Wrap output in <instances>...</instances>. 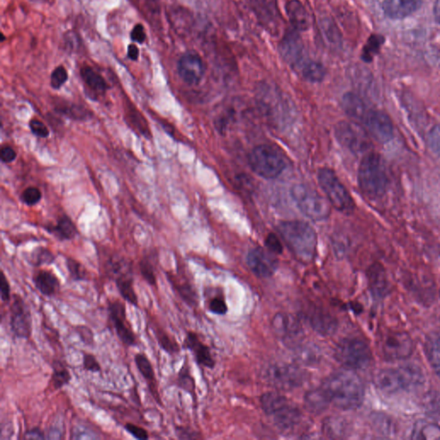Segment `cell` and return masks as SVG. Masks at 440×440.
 I'll return each mask as SVG.
<instances>
[{
  "label": "cell",
  "instance_id": "f1b7e54d",
  "mask_svg": "<svg viewBox=\"0 0 440 440\" xmlns=\"http://www.w3.org/2000/svg\"><path fill=\"white\" fill-rule=\"evenodd\" d=\"M52 375L48 384L54 390H60L67 386L72 381V374L67 364L60 360H54L52 363Z\"/></svg>",
  "mask_w": 440,
  "mask_h": 440
},
{
  "label": "cell",
  "instance_id": "ffe728a7",
  "mask_svg": "<svg viewBox=\"0 0 440 440\" xmlns=\"http://www.w3.org/2000/svg\"><path fill=\"white\" fill-rule=\"evenodd\" d=\"M134 363H135L137 369L141 376L146 381L148 390H149L151 395H153L155 402L162 406L156 373H155L153 363L151 362L149 358L143 353H137L134 355Z\"/></svg>",
  "mask_w": 440,
  "mask_h": 440
},
{
  "label": "cell",
  "instance_id": "f6af8a7d",
  "mask_svg": "<svg viewBox=\"0 0 440 440\" xmlns=\"http://www.w3.org/2000/svg\"><path fill=\"white\" fill-rule=\"evenodd\" d=\"M21 199H22L24 204L34 206L41 201V192L36 187H29L23 192Z\"/></svg>",
  "mask_w": 440,
  "mask_h": 440
},
{
  "label": "cell",
  "instance_id": "f546056e",
  "mask_svg": "<svg viewBox=\"0 0 440 440\" xmlns=\"http://www.w3.org/2000/svg\"><path fill=\"white\" fill-rule=\"evenodd\" d=\"M81 78L85 84L89 89V91L96 95H103L108 91L109 85L104 78L94 69L85 67L81 69Z\"/></svg>",
  "mask_w": 440,
  "mask_h": 440
},
{
  "label": "cell",
  "instance_id": "d6a6232c",
  "mask_svg": "<svg viewBox=\"0 0 440 440\" xmlns=\"http://www.w3.org/2000/svg\"><path fill=\"white\" fill-rule=\"evenodd\" d=\"M151 329H153L157 345L168 355H174V354L180 352V347H179L177 342L162 327L153 323Z\"/></svg>",
  "mask_w": 440,
  "mask_h": 440
},
{
  "label": "cell",
  "instance_id": "4fadbf2b",
  "mask_svg": "<svg viewBox=\"0 0 440 440\" xmlns=\"http://www.w3.org/2000/svg\"><path fill=\"white\" fill-rule=\"evenodd\" d=\"M381 347L385 360H406L414 353V340L407 332L390 330L382 337Z\"/></svg>",
  "mask_w": 440,
  "mask_h": 440
},
{
  "label": "cell",
  "instance_id": "680465c9",
  "mask_svg": "<svg viewBox=\"0 0 440 440\" xmlns=\"http://www.w3.org/2000/svg\"><path fill=\"white\" fill-rule=\"evenodd\" d=\"M433 12L437 22L440 24V0H436L434 7H433Z\"/></svg>",
  "mask_w": 440,
  "mask_h": 440
},
{
  "label": "cell",
  "instance_id": "e0dca14e",
  "mask_svg": "<svg viewBox=\"0 0 440 440\" xmlns=\"http://www.w3.org/2000/svg\"><path fill=\"white\" fill-rule=\"evenodd\" d=\"M368 132L380 143H388L394 134L393 124L390 117L380 110L370 109L363 120Z\"/></svg>",
  "mask_w": 440,
  "mask_h": 440
},
{
  "label": "cell",
  "instance_id": "9c48e42d",
  "mask_svg": "<svg viewBox=\"0 0 440 440\" xmlns=\"http://www.w3.org/2000/svg\"><path fill=\"white\" fill-rule=\"evenodd\" d=\"M318 178L320 187L325 192L327 199L333 208L344 213L353 211L355 204L352 196L339 180L335 171L329 168H320Z\"/></svg>",
  "mask_w": 440,
  "mask_h": 440
},
{
  "label": "cell",
  "instance_id": "f907efd6",
  "mask_svg": "<svg viewBox=\"0 0 440 440\" xmlns=\"http://www.w3.org/2000/svg\"><path fill=\"white\" fill-rule=\"evenodd\" d=\"M30 129L34 135L39 138H47L50 135V131L43 122L37 119H32L30 122Z\"/></svg>",
  "mask_w": 440,
  "mask_h": 440
},
{
  "label": "cell",
  "instance_id": "f5cc1de1",
  "mask_svg": "<svg viewBox=\"0 0 440 440\" xmlns=\"http://www.w3.org/2000/svg\"><path fill=\"white\" fill-rule=\"evenodd\" d=\"M209 309L214 314L223 315L227 311V305L223 299L214 298L209 302Z\"/></svg>",
  "mask_w": 440,
  "mask_h": 440
},
{
  "label": "cell",
  "instance_id": "d590c367",
  "mask_svg": "<svg viewBox=\"0 0 440 440\" xmlns=\"http://www.w3.org/2000/svg\"><path fill=\"white\" fill-rule=\"evenodd\" d=\"M65 266H67L69 278L71 281L82 282L89 280V274L84 265L71 257L65 258Z\"/></svg>",
  "mask_w": 440,
  "mask_h": 440
},
{
  "label": "cell",
  "instance_id": "cb8c5ba5",
  "mask_svg": "<svg viewBox=\"0 0 440 440\" xmlns=\"http://www.w3.org/2000/svg\"><path fill=\"white\" fill-rule=\"evenodd\" d=\"M289 21L294 30L298 32H305L311 28V19L300 0H290L285 5Z\"/></svg>",
  "mask_w": 440,
  "mask_h": 440
},
{
  "label": "cell",
  "instance_id": "6f0895ef",
  "mask_svg": "<svg viewBox=\"0 0 440 440\" xmlns=\"http://www.w3.org/2000/svg\"><path fill=\"white\" fill-rule=\"evenodd\" d=\"M140 52L136 45L131 44L127 48V56L133 61H136L139 58Z\"/></svg>",
  "mask_w": 440,
  "mask_h": 440
},
{
  "label": "cell",
  "instance_id": "44dd1931",
  "mask_svg": "<svg viewBox=\"0 0 440 440\" xmlns=\"http://www.w3.org/2000/svg\"><path fill=\"white\" fill-rule=\"evenodd\" d=\"M34 287L44 297L54 298L60 291L61 282L57 275L47 270H41L32 277Z\"/></svg>",
  "mask_w": 440,
  "mask_h": 440
},
{
  "label": "cell",
  "instance_id": "f35d334b",
  "mask_svg": "<svg viewBox=\"0 0 440 440\" xmlns=\"http://www.w3.org/2000/svg\"><path fill=\"white\" fill-rule=\"evenodd\" d=\"M139 267L140 273L143 280L146 281L148 285H151V287H157V274L153 261H151L147 257H144L143 259L140 261Z\"/></svg>",
  "mask_w": 440,
  "mask_h": 440
},
{
  "label": "cell",
  "instance_id": "d6986e66",
  "mask_svg": "<svg viewBox=\"0 0 440 440\" xmlns=\"http://www.w3.org/2000/svg\"><path fill=\"white\" fill-rule=\"evenodd\" d=\"M422 6V0H384L382 8L390 19H404L417 12Z\"/></svg>",
  "mask_w": 440,
  "mask_h": 440
},
{
  "label": "cell",
  "instance_id": "ba28073f",
  "mask_svg": "<svg viewBox=\"0 0 440 440\" xmlns=\"http://www.w3.org/2000/svg\"><path fill=\"white\" fill-rule=\"evenodd\" d=\"M336 359L346 369L363 370L370 366L373 353L362 340L346 338L340 340L335 351Z\"/></svg>",
  "mask_w": 440,
  "mask_h": 440
},
{
  "label": "cell",
  "instance_id": "ac0fdd59",
  "mask_svg": "<svg viewBox=\"0 0 440 440\" xmlns=\"http://www.w3.org/2000/svg\"><path fill=\"white\" fill-rule=\"evenodd\" d=\"M273 253L261 248L251 250L247 256V264L258 277H271L278 268V261Z\"/></svg>",
  "mask_w": 440,
  "mask_h": 440
},
{
  "label": "cell",
  "instance_id": "836d02e7",
  "mask_svg": "<svg viewBox=\"0 0 440 440\" xmlns=\"http://www.w3.org/2000/svg\"><path fill=\"white\" fill-rule=\"evenodd\" d=\"M320 29L327 43L333 48L342 47V34L332 19L326 17L320 21Z\"/></svg>",
  "mask_w": 440,
  "mask_h": 440
},
{
  "label": "cell",
  "instance_id": "bcb514c9",
  "mask_svg": "<svg viewBox=\"0 0 440 440\" xmlns=\"http://www.w3.org/2000/svg\"><path fill=\"white\" fill-rule=\"evenodd\" d=\"M124 429H125V431L129 433L131 436H133L134 439L146 440L150 438L149 433H148L146 429H144L142 426L133 424V423H126V424L124 425Z\"/></svg>",
  "mask_w": 440,
  "mask_h": 440
},
{
  "label": "cell",
  "instance_id": "52a82bcc",
  "mask_svg": "<svg viewBox=\"0 0 440 440\" xmlns=\"http://www.w3.org/2000/svg\"><path fill=\"white\" fill-rule=\"evenodd\" d=\"M249 164L254 173L266 179L278 177L285 168V157L270 144L254 147L249 155Z\"/></svg>",
  "mask_w": 440,
  "mask_h": 440
},
{
  "label": "cell",
  "instance_id": "d4e9b609",
  "mask_svg": "<svg viewBox=\"0 0 440 440\" xmlns=\"http://www.w3.org/2000/svg\"><path fill=\"white\" fill-rule=\"evenodd\" d=\"M185 349L190 350L194 354L196 362L201 366L212 368L214 366V361L210 353V350L204 343L201 342L199 336L195 332L188 331L184 340Z\"/></svg>",
  "mask_w": 440,
  "mask_h": 440
},
{
  "label": "cell",
  "instance_id": "1f68e13d",
  "mask_svg": "<svg viewBox=\"0 0 440 440\" xmlns=\"http://www.w3.org/2000/svg\"><path fill=\"white\" fill-rule=\"evenodd\" d=\"M297 72L300 74L302 78L311 82H322L326 76L324 65L320 62L309 60V58L301 65Z\"/></svg>",
  "mask_w": 440,
  "mask_h": 440
},
{
  "label": "cell",
  "instance_id": "5b68a950",
  "mask_svg": "<svg viewBox=\"0 0 440 440\" xmlns=\"http://www.w3.org/2000/svg\"><path fill=\"white\" fill-rule=\"evenodd\" d=\"M261 407L282 432L294 430L302 419L300 410L281 394L268 392L261 398Z\"/></svg>",
  "mask_w": 440,
  "mask_h": 440
},
{
  "label": "cell",
  "instance_id": "277c9868",
  "mask_svg": "<svg viewBox=\"0 0 440 440\" xmlns=\"http://www.w3.org/2000/svg\"><path fill=\"white\" fill-rule=\"evenodd\" d=\"M374 383L384 393L395 394L419 387L424 383V375L421 368L414 364L385 368L375 375Z\"/></svg>",
  "mask_w": 440,
  "mask_h": 440
},
{
  "label": "cell",
  "instance_id": "60d3db41",
  "mask_svg": "<svg viewBox=\"0 0 440 440\" xmlns=\"http://www.w3.org/2000/svg\"><path fill=\"white\" fill-rule=\"evenodd\" d=\"M82 369L91 373H102V368L98 358L94 354L87 352H82Z\"/></svg>",
  "mask_w": 440,
  "mask_h": 440
},
{
  "label": "cell",
  "instance_id": "816d5d0a",
  "mask_svg": "<svg viewBox=\"0 0 440 440\" xmlns=\"http://www.w3.org/2000/svg\"><path fill=\"white\" fill-rule=\"evenodd\" d=\"M265 245H266L267 249L273 254H281L282 251H283V247H282L280 239H278V237L274 233H270V235L266 237Z\"/></svg>",
  "mask_w": 440,
  "mask_h": 440
},
{
  "label": "cell",
  "instance_id": "8d00e7d4",
  "mask_svg": "<svg viewBox=\"0 0 440 440\" xmlns=\"http://www.w3.org/2000/svg\"><path fill=\"white\" fill-rule=\"evenodd\" d=\"M55 256L51 250L43 247H38L30 254L28 261L34 267H39L43 265H52L54 263Z\"/></svg>",
  "mask_w": 440,
  "mask_h": 440
},
{
  "label": "cell",
  "instance_id": "91938a15",
  "mask_svg": "<svg viewBox=\"0 0 440 440\" xmlns=\"http://www.w3.org/2000/svg\"><path fill=\"white\" fill-rule=\"evenodd\" d=\"M31 1L45 3V2H47L48 0H31Z\"/></svg>",
  "mask_w": 440,
  "mask_h": 440
},
{
  "label": "cell",
  "instance_id": "9a60e30c",
  "mask_svg": "<svg viewBox=\"0 0 440 440\" xmlns=\"http://www.w3.org/2000/svg\"><path fill=\"white\" fill-rule=\"evenodd\" d=\"M298 31L288 30L278 43V53L285 62L298 71L308 58L305 57V44Z\"/></svg>",
  "mask_w": 440,
  "mask_h": 440
},
{
  "label": "cell",
  "instance_id": "9f6ffc18",
  "mask_svg": "<svg viewBox=\"0 0 440 440\" xmlns=\"http://www.w3.org/2000/svg\"><path fill=\"white\" fill-rule=\"evenodd\" d=\"M23 439H47L46 433L39 428V426H34V428L27 430L24 433Z\"/></svg>",
  "mask_w": 440,
  "mask_h": 440
},
{
  "label": "cell",
  "instance_id": "e575fe53",
  "mask_svg": "<svg viewBox=\"0 0 440 440\" xmlns=\"http://www.w3.org/2000/svg\"><path fill=\"white\" fill-rule=\"evenodd\" d=\"M52 232L58 239L62 241L74 239L77 235V228H76L74 222L67 217H62Z\"/></svg>",
  "mask_w": 440,
  "mask_h": 440
},
{
  "label": "cell",
  "instance_id": "c3c4849f",
  "mask_svg": "<svg viewBox=\"0 0 440 440\" xmlns=\"http://www.w3.org/2000/svg\"><path fill=\"white\" fill-rule=\"evenodd\" d=\"M429 147L440 157V124L432 127L428 133Z\"/></svg>",
  "mask_w": 440,
  "mask_h": 440
},
{
  "label": "cell",
  "instance_id": "4dcf8cb0",
  "mask_svg": "<svg viewBox=\"0 0 440 440\" xmlns=\"http://www.w3.org/2000/svg\"><path fill=\"white\" fill-rule=\"evenodd\" d=\"M305 408L312 414H321L328 408L329 400L322 387L307 392L305 397Z\"/></svg>",
  "mask_w": 440,
  "mask_h": 440
},
{
  "label": "cell",
  "instance_id": "ab89813d",
  "mask_svg": "<svg viewBox=\"0 0 440 440\" xmlns=\"http://www.w3.org/2000/svg\"><path fill=\"white\" fill-rule=\"evenodd\" d=\"M74 329L79 340H81L85 346L94 349L96 342L94 333H93L91 328H89V327L86 325H77Z\"/></svg>",
  "mask_w": 440,
  "mask_h": 440
},
{
  "label": "cell",
  "instance_id": "681fc988",
  "mask_svg": "<svg viewBox=\"0 0 440 440\" xmlns=\"http://www.w3.org/2000/svg\"><path fill=\"white\" fill-rule=\"evenodd\" d=\"M419 433L417 438L424 439H439L440 438V428L439 426L435 425H425L422 426V428H419Z\"/></svg>",
  "mask_w": 440,
  "mask_h": 440
},
{
  "label": "cell",
  "instance_id": "603a6c76",
  "mask_svg": "<svg viewBox=\"0 0 440 440\" xmlns=\"http://www.w3.org/2000/svg\"><path fill=\"white\" fill-rule=\"evenodd\" d=\"M113 280H115L117 291L123 300L134 307L139 308V298H138V294L135 288H134L132 270L129 268V270L122 272L113 277Z\"/></svg>",
  "mask_w": 440,
  "mask_h": 440
},
{
  "label": "cell",
  "instance_id": "7402d4cb",
  "mask_svg": "<svg viewBox=\"0 0 440 440\" xmlns=\"http://www.w3.org/2000/svg\"><path fill=\"white\" fill-rule=\"evenodd\" d=\"M274 332L285 340L297 339L301 335V328L298 320L291 315L277 314L273 319Z\"/></svg>",
  "mask_w": 440,
  "mask_h": 440
},
{
  "label": "cell",
  "instance_id": "ee69618b",
  "mask_svg": "<svg viewBox=\"0 0 440 440\" xmlns=\"http://www.w3.org/2000/svg\"><path fill=\"white\" fill-rule=\"evenodd\" d=\"M429 357L432 369L440 380V338L432 343Z\"/></svg>",
  "mask_w": 440,
  "mask_h": 440
},
{
  "label": "cell",
  "instance_id": "5bb4252c",
  "mask_svg": "<svg viewBox=\"0 0 440 440\" xmlns=\"http://www.w3.org/2000/svg\"><path fill=\"white\" fill-rule=\"evenodd\" d=\"M109 318L115 329L117 337L124 345L129 347L139 346L135 332L127 319L125 302L120 299H113L108 302Z\"/></svg>",
  "mask_w": 440,
  "mask_h": 440
},
{
  "label": "cell",
  "instance_id": "7a4b0ae2",
  "mask_svg": "<svg viewBox=\"0 0 440 440\" xmlns=\"http://www.w3.org/2000/svg\"><path fill=\"white\" fill-rule=\"evenodd\" d=\"M278 230L289 250L298 260L309 263L314 259L318 236L308 223L300 220L284 221L278 225Z\"/></svg>",
  "mask_w": 440,
  "mask_h": 440
},
{
  "label": "cell",
  "instance_id": "83f0119b",
  "mask_svg": "<svg viewBox=\"0 0 440 440\" xmlns=\"http://www.w3.org/2000/svg\"><path fill=\"white\" fill-rule=\"evenodd\" d=\"M368 280L373 295L377 297H384L388 290V280L384 267L380 264H375L368 271Z\"/></svg>",
  "mask_w": 440,
  "mask_h": 440
},
{
  "label": "cell",
  "instance_id": "30bf717a",
  "mask_svg": "<svg viewBox=\"0 0 440 440\" xmlns=\"http://www.w3.org/2000/svg\"><path fill=\"white\" fill-rule=\"evenodd\" d=\"M265 380L277 390H292L306 380L304 370L291 364H273L264 371Z\"/></svg>",
  "mask_w": 440,
  "mask_h": 440
},
{
  "label": "cell",
  "instance_id": "2e32d148",
  "mask_svg": "<svg viewBox=\"0 0 440 440\" xmlns=\"http://www.w3.org/2000/svg\"><path fill=\"white\" fill-rule=\"evenodd\" d=\"M177 72L182 81L186 84L197 85L204 77L205 64L196 52L188 51L179 58Z\"/></svg>",
  "mask_w": 440,
  "mask_h": 440
},
{
  "label": "cell",
  "instance_id": "b9f144b4",
  "mask_svg": "<svg viewBox=\"0 0 440 440\" xmlns=\"http://www.w3.org/2000/svg\"><path fill=\"white\" fill-rule=\"evenodd\" d=\"M177 384L178 387L188 391V393H194L195 385L194 383H192V378L190 374H189L186 366H182L180 371H179Z\"/></svg>",
  "mask_w": 440,
  "mask_h": 440
},
{
  "label": "cell",
  "instance_id": "3957f363",
  "mask_svg": "<svg viewBox=\"0 0 440 440\" xmlns=\"http://www.w3.org/2000/svg\"><path fill=\"white\" fill-rule=\"evenodd\" d=\"M358 180L361 191L370 199L381 198L388 189V177L380 154L369 153L361 161Z\"/></svg>",
  "mask_w": 440,
  "mask_h": 440
},
{
  "label": "cell",
  "instance_id": "8992f818",
  "mask_svg": "<svg viewBox=\"0 0 440 440\" xmlns=\"http://www.w3.org/2000/svg\"><path fill=\"white\" fill-rule=\"evenodd\" d=\"M291 192L292 199L302 214L313 221H322L329 218V201L323 198L314 188L305 184H296L292 187Z\"/></svg>",
  "mask_w": 440,
  "mask_h": 440
},
{
  "label": "cell",
  "instance_id": "4316f807",
  "mask_svg": "<svg viewBox=\"0 0 440 440\" xmlns=\"http://www.w3.org/2000/svg\"><path fill=\"white\" fill-rule=\"evenodd\" d=\"M342 105L346 115L352 117L353 119L361 120V122H363L364 117L370 110L367 108L363 99L353 92H347L343 96Z\"/></svg>",
  "mask_w": 440,
  "mask_h": 440
},
{
  "label": "cell",
  "instance_id": "6da1fadb",
  "mask_svg": "<svg viewBox=\"0 0 440 440\" xmlns=\"http://www.w3.org/2000/svg\"><path fill=\"white\" fill-rule=\"evenodd\" d=\"M321 387L330 404L342 410H353L363 404V382L353 370L346 369L330 375L323 381Z\"/></svg>",
  "mask_w": 440,
  "mask_h": 440
},
{
  "label": "cell",
  "instance_id": "7dc6e473",
  "mask_svg": "<svg viewBox=\"0 0 440 440\" xmlns=\"http://www.w3.org/2000/svg\"><path fill=\"white\" fill-rule=\"evenodd\" d=\"M0 298L5 304H10L12 299V287L3 271L1 272V277H0Z\"/></svg>",
  "mask_w": 440,
  "mask_h": 440
},
{
  "label": "cell",
  "instance_id": "74e56055",
  "mask_svg": "<svg viewBox=\"0 0 440 440\" xmlns=\"http://www.w3.org/2000/svg\"><path fill=\"white\" fill-rule=\"evenodd\" d=\"M384 43V37L377 36V34H373L368 39L367 43L364 45L363 48L362 54L361 58L366 62H371L373 60L374 56L380 51L382 44Z\"/></svg>",
  "mask_w": 440,
  "mask_h": 440
},
{
  "label": "cell",
  "instance_id": "7bdbcfd3",
  "mask_svg": "<svg viewBox=\"0 0 440 440\" xmlns=\"http://www.w3.org/2000/svg\"><path fill=\"white\" fill-rule=\"evenodd\" d=\"M67 80V71L65 70V68L62 67V65L55 68L53 72H52L50 78L52 88H54V89H60Z\"/></svg>",
  "mask_w": 440,
  "mask_h": 440
},
{
  "label": "cell",
  "instance_id": "8fae6325",
  "mask_svg": "<svg viewBox=\"0 0 440 440\" xmlns=\"http://www.w3.org/2000/svg\"><path fill=\"white\" fill-rule=\"evenodd\" d=\"M336 139L342 146L356 155L371 153L373 144L362 127L352 122H340L336 126Z\"/></svg>",
  "mask_w": 440,
  "mask_h": 440
},
{
  "label": "cell",
  "instance_id": "db71d44e",
  "mask_svg": "<svg viewBox=\"0 0 440 440\" xmlns=\"http://www.w3.org/2000/svg\"><path fill=\"white\" fill-rule=\"evenodd\" d=\"M146 34L144 28L141 23L136 24L131 32V39L135 43L142 44L146 41Z\"/></svg>",
  "mask_w": 440,
  "mask_h": 440
},
{
  "label": "cell",
  "instance_id": "484cf974",
  "mask_svg": "<svg viewBox=\"0 0 440 440\" xmlns=\"http://www.w3.org/2000/svg\"><path fill=\"white\" fill-rule=\"evenodd\" d=\"M309 324L322 336L333 335L337 329V321L329 312L322 309H313L309 315Z\"/></svg>",
  "mask_w": 440,
  "mask_h": 440
},
{
  "label": "cell",
  "instance_id": "7c38bea8",
  "mask_svg": "<svg viewBox=\"0 0 440 440\" xmlns=\"http://www.w3.org/2000/svg\"><path fill=\"white\" fill-rule=\"evenodd\" d=\"M9 326L17 339L29 340L33 333V316L30 305L22 296L12 295L10 302Z\"/></svg>",
  "mask_w": 440,
  "mask_h": 440
},
{
  "label": "cell",
  "instance_id": "11a10c76",
  "mask_svg": "<svg viewBox=\"0 0 440 440\" xmlns=\"http://www.w3.org/2000/svg\"><path fill=\"white\" fill-rule=\"evenodd\" d=\"M16 153L12 146H5L0 151V158L3 163H12L16 160Z\"/></svg>",
  "mask_w": 440,
  "mask_h": 440
}]
</instances>
